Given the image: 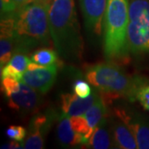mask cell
<instances>
[{
  "label": "cell",
  "mask_w": 149,
  "mask_h": 149,
  "mask_svg": "<svg viewBox=\"0 0 149 149\" xmlns=\"http://www.w3.org/2000/svg\"><path fill=\"white\" fill-rule=\"evenodd\" d=\"M41 95L29 85L21 82L19 91L7 97L8 106L23 114L36 111L42 102Z\"/></svg>",
  "instance_id": "obj_9"
},
{
  "label": "cell",
  "mask_w": 149,
  "mask_h": 149,
  "mask_svg": "<svg viewBox=\"0 0 149 149\" xmlns=\"http://www.w3.org/2000/svg\"><path fill=\"white\" fill-rule=\"evenodd\" d=\"M49 27L59 56L69 61H79L83 52V40L74 0H52Z\"/></svg>",
  "instance_id": "obj_1"
},
{
  "label": "cell",
  "mask_w": 149,
  "mask_h": 149,
  "mask_svg": "<svg viewBox=\"0 0 149 149\" xmlns=\"http://www.w3.org/2000/svg\"><path fill=\"white\" fill-rule=\"evenodd\" d=\"M55 117L52 113H38L32 118L29 124L28 136L23 144L27 149H42L44 147V139Z\"/></svg>",
  "instance_id": "obj_11"
},
{
  "label": "cell",
  "mask_w": 149,
  "mask_h": 149,
  "mask_svg": "<svg viewBox=\"0 0 149 149\" xmlns=\"http://www.w3.org/2000/svg\"><path fill=\"white\" fill-rule=\"evenodd\" d=\"M108 0H80L85 18V28L96 37L101 36L104 29V17Z\"/></svg>",
  "instance_id": "obj_7"
},
{
  "label": "cell",
  "mask_w": 149,
  "mask_h": 149,
  "mask_svg": "<svg viewBox=\"0 0 149 149\" xmlns=\"http://www.w3.org/2000/svg\"><path fill=\"white\" fill-rule=\"evenodd\" d=\"M111 131L114 148L122 149L138 148V143L128 126L116 116L112 119Z\"/></svg>",
  "instance_id": "obj_13"
},
{
  "label": "cell",
  "mask_w": 149,
  "mask_h": 149,
  "mask_svg": "<svg viewBox=\"0 0 149 149\" xmlns=\"http://www.w3.org/2000/svg\"><path fill=\"white\" fill-rule=\"evenodd\" d=\"M16 47L15 13L1 16L0 64L1 69L9 62Z\"/></svg>",
  "instance_id": "obj_10"
},
{
  "label": "cell",
  "mask_w": 149,
  "mask_h": 149,
  "mask_svg": "<svg viewBox=\"0 0 149 149\" xmlns=\"http://www.w3.org/2000/svg\"><path fill=\"white\" fill-rule=\"evenodd\" d=\"M114 116L124 123L133 134L138 143V148L149 149V124L134 113L123 108H116Z\"/></svg>",
  "instance_id": "obj_8"
},
{
  "label": "cell",
  "mask_w": 149,
  "mask_h": 149,
  "mask_svg": "<svg viewBox=\"0 0 149 149\" xmlns=\"http://www.w3.org/2000/svg\"><path fill=\"white\" fill-rule=\"evenodd\" d=\"M128 0H108L104 17V51L108 60L118 61L128 54Z\"/></svg>",
  "instance_id": "obj_3"
},
{
  "label": "cell",
  "mask_w": 149,
  "mask_h": 149,
  "mask_svg": "<svg viewBox=\"0 0 149 149\" xmlns=\"http://www.w3.org/2000/svg\"><path fill=\"white\" fill-rule=\"evenodd\" d=\"M57 120V139L61 145L70 147L83 145L81 137L72 128L69 116L65 114L64 113H61Z\"/></svg>",
  "instance_id": "obj_16"
},
{
  "label": "cell",
  "mask_w": 149,
  "mask_h": 149,
  "mask_svg": "<svg viewBox=\"0 0 149 149\" xmlns=\"http://www.w3.org/2000/svg\"><path fill=\"white\" fill-rule=\"evenodd\" d=\"M58 56L57 52L50 48H41L32 54L31 61L43 66H50L57 65L59 61Z\"/></svg>",
  "instance_id": "obj_18"
},
{
  "label": "cell",
  "mask_w": 149,
  "mask_h": 149,
  "mask_svg": "<svg viewBox=\"0 0 149 149\" xmlns=\"http://www.w3.org/2000/svg\"><path fill=\"white\" fill-rule=\"evenodd\" d=\"M100 98L101 96L96 92H93L87 98H81L75 93L64 94L61 96V110L69 117L84 115L85 112Z\"/></svg>",
  "instance_id": "obj_12"
},
{
  "label": "cell",
  "mask_w": 149,
  "mask_h": 149,
  "mask_svg": "<svg viewBox=\"0 0 149 149\" xmlns=\"http://www.w3.org/2000/svg\"><path fill=\"white\" fill-rule=\"evenodd\" d=\"M85 78L89 83L104 93L107 99L127 98L135 100L140 77H132L113 62L100 63L88 67Z\"/></svg>",
  "instance_id": "obj_4"
},
{
  "label": "cell",
  "mask_w": 149,
  "mask_h": 149,
  "mask_svg": "<svg viewBox=\"0 0 149 149\" xmlns=\"http://www.w3.org/2000/svg\"><path fill=\"white\" fill-rule=\"evenodd\" d=\"M135 100H138L144 109L149 112V80L139 79L135 94Z\"/></svg>",
  "instance_id": "obj_20"
},
{
  "label": "cell",
  "mask_w": 149,
  "mask_h": 149,
  "mask_svg": "<svg viewBox=\"0 0 149 149\" xmlns=\"http://www.w3.org/2000/svg\"><path fill=\"white\" fill-rule=\"evenodd\" d=\"M73 89H74V93L81 98H87L92 94L91 93L92 91H91L90 85L84 80H76L74 83Z\"/></svg>",
  "instance_id": "obj_23"
},
{
  "label": "cell",
  "mask_w": 149,
  "mask_h": 149,
  "mask_svg": "<svg viewBox=\"0 0 149 149\" xmlns=\"http://www.w3.org/2000/svg\"><path fill=\"white\" fill-rule=\"evenodd\" d=\"M6 133H7L8 137L12 140L22 142L25 139V137L27 135V131L22 126L12 125L6 130Z\"/></svg>",
  "instance_id": "obj_22"
},
{
  "label": "cell",
  "mask_w": 149,
  "mask_h": 149,
  "mask_svg": "<svg viewBox=\"0 0 149 149\" xmlns=\"http://www.w3.org/2000/svg\"><path fill=\"white\" fill-rule=\"evenodd\" d=\"M50 4L48 0H34L15 13V50L27 52L32 48L49 45Z\"/></svg>",
  "instance_id": "obj_2"
},
{
  "label": "cell",
  "mask_w": 149,
  "mask_h": 149,
  "mask_svg": "<svg viewBox=\"0 0 149 149\" xmlns=\"http://www.w3.org/2000/svg\"><path fill=\"white\" fill-rule=\"evenodd\" d=\"M2 91L4 93L6 97L14 94L19 91L21 86V81L11 77H3L1 78Z\"/></svg>",
  "instance_id": "obj_21"
},
{
  "label": "cell",
  "mask_w": 149,
  "mask_h": 149,
  "mask_svg": "<svg viewBox=\"0 0 149 149\" xmlns=\"http://www.w3.org/2000/svg\"><path fill=\"white\" fill-rule=\"evenodd\" d=\"M107 116L97 127H96L91 139L85 146L90 148L107 149L114 148V144L112 137L111 125L108 123Z\"/></svg>",
  "instance_id": "obj_15"
},
{
  "label": "cell",
  "mask_w": 149,
  "mask_h": 149,
  "mask_svg": "<svg viewBox=\"0 0 149 149\" xmlns=\"http://www.w3.org/2000/svg\"><path fill=\"white\" fill-rule=\"evenodd\" d=\"M127 47L131 53H149V0L130 1Z\"/></svg>",
  "instance_id": "obj_5"
},
{
  "label": "cell",
  "mask_w": 149,
  "mask_h": 149,
  "mask_svg": "<svg viewBox=\"0 0 149 149\" xmlns=\"http://www.w3.org/2000/svg\"><path fill=\"white\" fill-rule=\"evenodd\" d=\"M70 118L73 130L81 137L83 140V145L85 146L88 143L89 139H91L94 129L91 128L84 115L72 116L70 117Z\"/></svg>",
  "instance_id": "obj_19"
},
{
  "label": "cell",
  "mask_w": 149,
  "mask_h": 149,
  "mask_svg": "<svg viewBox=\"0 0 149 149\" xmlns=\"http://www.w3.org/2000/svg\"><path fill=\"white\" fill-rule=\"evenodd\" d=\"M106 116V105L104 104V100L102 98L95 102L84 114L89 125L93 129H95Z\"/></svg>",
  "instance_id": "obj_17"
},
{
  "label": "cell",
  "mask_w": 149,
  "mask_h": 149,
  "mask_svg": "<svg viewBox=\"0 0 149 149\" xmlns=\"http://www.w3.org/2000/svg\"><path fill=\"white\" fill-rule=\"evenodd\" d=\"M57 65L43 66L31 61L27 70L23 73L21 82L29 85L42 95L52 87L57 74Z\"/></svg>",
  "instance_id": "obj_6"
},
{
  "label": "cell",
  "mask_w": 149,
  "mask_h": 149,
  "mask_svg": "<svg viewBox=\"0 0 149 149\" xmlns=\"http://www.w3.org/2000/svg\"><path fill=\"white\" fill-rule=\"evenodd\" d=\"M27 52L22 50H15L9 62L1 69V78L11 77L21 81L22 74L31 62Z\"/></svg>",
  "instance_id": "obj_14"
},
{
  "label": "cell",
  "mask_w": 149,
  "mask_h": 149,
  "mask_svg": "<svg viewBox=\"0 0 149 149\" xmlns=\"http://www.w3.org/2000/svg\"><path fill=\"white\" fill-rule=\"evenodd\" d=\"M13 1L15 3H17L20 8H22V7H23L24 5H26V4L31 3V2L34 1V0H13Z\"/></svg>",
  "instance_id": "obj_24"
}]
</instances>
